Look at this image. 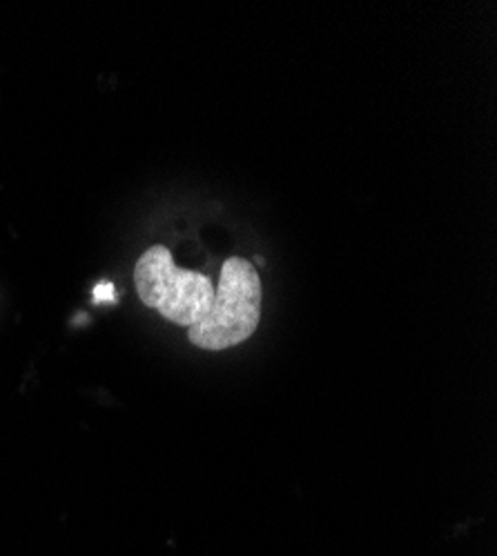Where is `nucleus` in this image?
I'll list each match as a JSON object with an SVG mask.
<instances>
[{
  "mask_svg": "<svg viewBox=\"0 0 497 556\" xmlns=\"http://www.w3.org/2000/svg\"><path fill=\"white\" fill-rule=\"evenodd\" d=\"M261 318V278L257 267L239 256L223 263L214 301L208 314L188 328V339L199 350L221 352L248 341Z\"/></svg>",
  "mask_w": 497,
  "mask_h": 556,
  "instance_id": "f257e3e1",
  "label": "nucleus"
},
{
  "mask_svg": "<svg viewBox=\"0 0 497 556\" xmlns=\"http://www.w3.org/2000/svg\"><path fill=\"white\" fill-rule=\"evenodd\" d=\"M139 299L174 326L192 328L208 314L214 286L206 274L176 267L172 252L163 245L146 250L134 267Z\"/></svg>",
  "mask_w": 497,
  "mask_h": 556,
  "instance_id": "f03ea898",
  "label": "nucleus"
}]
</instances>
